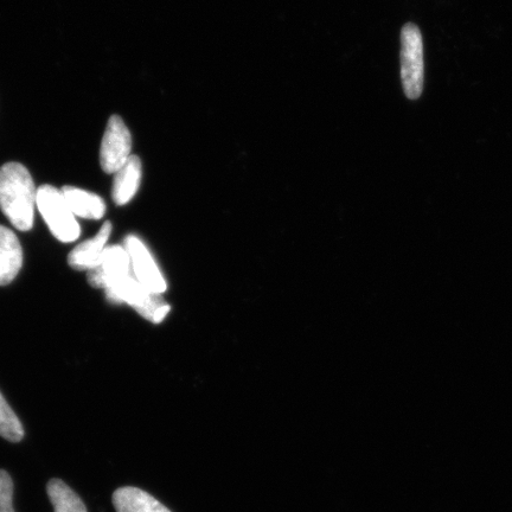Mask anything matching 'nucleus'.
Listing matches in <instances>:
<instances>
[{
  "instance_id": "obj_1",
  "label": "nucleus",
  "mask_w": 512,
  "mask_h": 512,
  "mask_svg": "<svg viewBox=\"0 0 512 512\" xmlns=\"http://www.w3.org/2000/svg\"><path fill=\"white\" fill-rule=\"evenodd\" d=\"M36 195L34 181L24 165L11 162L0 168V209L22 232L34 226Z\"/></svg>"
},
{
  "instance_id": "obj_2",
  "label": "nucleus",
  "mask_w": 512,
  "mask_h": 512,
  "mask_svg": "<svg viewBox=\"0 0 512 512\" xmlns=\"http://www.w3.org/2000/svg\"><path fill=\"white\" fill-rule=\"evenodd\" d=\"M36 207L57 240L70 243L80 238V224L70 210L62 190L53 185H42L37 189Z\"/></svg>"
},
{
  "instance_id": "obj_3",
  "label": "nucleus",
  "mask_w": 512,
  "mask_h": 512,
  "mask_svg": "<svg viewBox=\"0 0 512 512\" xmlns=\"http://www.w3.org/2000/svg\"><path fill=\"white\" fill-rule=\"evenodd\" d=\"M105 292L108 302L130 305L140 316L152 323H162L170 312V306L164 302L160 294L147 290L132 274L107 287Z\"/></svg>"
},
{
  "instance_id": "obj_4",
  "label": "nucleus",
  "mask_w": 512,
  "mask_h": 512,
  "mask_svg": "<svg viewBox=\"0 0 512 512\" xmlns=\"http://www.w3.org/2000/svg\"><path fill=\"white\" fill-rule=\"evenodd\" d=\"M424 43L420 29L408 23L401 31V80L408 99H419L424 91Z\"/></svg>"
},
{
  "instance_id": "obj_5",
  "label": "nucleus",
  "mask_w": 512,
  "mask_h": 512,
  "mask_svg": "<svg viewBox=\"0 0 512 512\" xmlns=\"http://www.w3.org/2000/svg\"><path fill=\"white\" fill-rule=\"evenodd\" d=\"M132 156V137L124 120L112 115L102 138L100 150L101 168L106 174H115Z\"/></svg>"
},
{
  "instance_id": "obj_6",
  "label": "nucleus",
  "mask_w": 512,
  "mask_h": 512,
  "mask_svg": "<svg viewBox=\"0 0 512 512\" xmlns=\"http://www.w3.org/2000/svg\"><path fill=\"white\" fill-rule=\"evenodd\" d=\"M125 249L130 256L134 278L147 290L163 294L166 291V281L144 243L137 236L130 235L125 240Z\"/></svg>"
},
{
  "instance_id": "obj_7",
  "label": "nucleus",
  "mask_w": 512,
  "mask_h": 512,
  "mask_svg": "<svg viewBox=\"0 0 512 512\" xmlns=\"http://www.w3.org/2000/svg\"><path fill=\"white\" fill-rule=\"evenodd\" d=\"M131 275V260L121 246L106 247L99 264L88 271V283L92 287L106 290Z\"/></svg>"
},
{
  "instance_id": "obj_8",
  "label": "nucleus",
  "mask_w": 512,
  "mask_h": 512,
  "mask_svg": "<svg viewBox=\"0 0 512 512\" xmlns=\"http://www.w3.org/2000/svg\"><path fill=\"white\" fill-rule=\"evenodd\" d=\"M111 233L112 223L107 221L94 238L82 242L81 245L75 247L73 251L70 252L68 256L69 266L76 271H91L92 268L99 264Z\"/></svg>"
},
{
  "instance_id": "obj_9",
  "label": "nucleus",
  "mask_w": 512,
  "mask_h": 512,
  "mask_svg": "<svg viewBox=\"0 0 512 512\" xmlns=\"http://www.w3.org/2000/svg\"><path fill=\"white\" fill-rule=\"evenodd\" d=\"M23 264L21 243L12 230L0 226V286L15 280Z\"/></svg>"
},
{
  "instance_id": "obj_10",
  "label": "nucleus",
  "mask_w": 512,
  "mask_h": 512,
  "mask_svg": "<svg viewBox=\"0 0 512 512\" xmlns=\"http://www.w3.org/2000/svg\"><path fill=\"white\" fill-rule=\"evenodd\" d=\"M142 175V160L134 155L115 172L112 198L117 206H125L136 196L142 182Z\"/></svg>"
},
{
  "instance_id": "obj_11",
  "label": "nucleus",
  "mask_w": 512,
  "mask_h": 512,
  "mask_svg": "<svg viewBox=\"0 0 512 512\" xmlns=\"http://www.w3.org/2000/svg\"><path fill=\"white\" fill-rule=\"evenodd\" d=\"M64 198L75 217L100 220L106 214V204L98 195L75 187H63Z\"/></svg>"
},
{
  "instance_id": "obj_12",
  "label": "nucleus",
  "mask_w": 512,
  "mask_h": 512,
  "mask_svg": "<svg viewBox=\"0 0 512 512\" xmlns=\"http://www.w3.org/2000/svg\"><path fill=\"white\" fill-rule=\"evenodd\" d=\"M113 504L118 512H171L155 497L131 486L115 491Z\"/></svg>"
},
{
  "instance_id": "obj_13",
  "label": "nucleus",
  "mask_w": 512,
  "mask_h": 512,
  "mask_svg": "<svg viewBox=\"0 0 512 512\" xmlns=\"http://www.w3.org/2000/svg\"><path fill=\"white\" fill-rule=\"evenodd\" d=\"M47 492L54 512H87L82 499L61 479H51Z\"/></svg>"
},
{
  "instance_id": "obj_14",
  "label": "nucleus",
  "mask_w": 512,
  "mask_h": 512,
  "mask_svg": "<svg viewBox=\"0 0 512 512\" xmlns=\"http://www.w3.org/2000/svg\"><path fill=\"white\" fill-rule=\"evenodd\" d=\"M0 437L11 441V443H19L24 438V428L21 421L12 411L2 393H0Z\"/></svg>"
},
{
  "instance_id": "obj_15",
  "label": "nucleus",
  "mask_w": 512,
  "mask_h": 512,
  "mask_svg": "<svg viewBox=\"0 0 512 512\" xmlns=\"http://www.w3.org/2000/svg\"><path fill=\"white\" fill-rule=\"evenodd\" d=\"M12 498H14V483L8 472L0 470V512H16Z\"/></svg>"
}]
</instances>
